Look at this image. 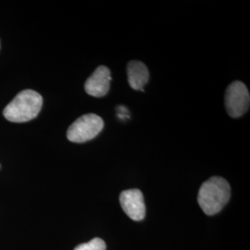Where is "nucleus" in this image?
Segmentation results:
<instances>
[{"label":"nucleus","instance_id":"423d86ee","mask_svg":"<svg viewBox=\"0 0 250 250\" xmlns=\"http://www.w3.org/2000/svg\"><path fill=\"white\" fill-rule=\"evenodd\" d=\"M110 81L109 69L106 66H99L85 82L84 90L92 97L102 98L107 95L109 90Z\"/></svg>","mask_w":250,"mask_h":250},{"label":"nucleus","instance_id":"f257e3e1","mask_svg":"<svg viewBox=\"0 0 250 250\" xmlns=\"http://www.w3.org/2000/svg\"><path fill=\"white\" fill-rule=\"evenodd\" d=\"M231 197L229 183L222 177L214 176L206 181L201 186L197 196V201L205 214L219 213Z\"/></svg>","mask_w":250,"mask_h":250},{"label":"nucleus","instance_id":"7ed1b4c3","mask_svg":"<svg viewBox=\"0 0 250 250\" xmlns=\"http://www.w3.org/2000/svg\"><path fill=\"white\" fill-rule=\"evenodd\" d=\"M104 128V121L94 113L78 118L67 131V138L73 143H85L94 139Z\"/></svg>","mask_w":250,"mask_h":250},{"label":"nucleus","instance_id":"6e6552de","mask_svg":"<svg viewBox=\"0 0 250 250\" xmlns=\"http://www.w3.org/2000/svg\"><path fill=\"white\" fill-rule=\"evenodd\" d=\"M74 250H106V244L101 238H94L91 241L81 244Z\"/></svg>","mask_w":250,"mask_h":250},{"label":"nucleus","instance_id":"f03ea898","mask_svg":"<svg viewBox=\"0 0 250 250\" xmlns=\"http://www.w3.org/2000/svg\"><path fill=\"white\" fill-rule=\"evenodd\" d=\"M42 105L43 98L39 93L23 90L4 108L3 115L11 123H26L37 117Z\"/></svg>","mask_w":250,"mask_h":250},{"label":"nucleus","instance_id":"39448f33","mask_svg":"<svg viewBox=\"0 0 250 250\" xmlns=\"http://www.w3.org/2000/svg\"><path fill=\"white\" fill-rule=\"evenodd\" d=\"M120 203L125 213L134 221H142L146 216L143 193L139 189L125 190L120 195Z\"/></svg>","mask_w":250,"mask_h":250},{"label":"nucleus","instance_id":"20e7f679","mask_svg":"<svg viewBox=\"0 0 250 250\" xmlns=\"http://www.w3.org/2000/svg\"><path fill=\"white\" fill-rule=\"evenodd\" d=\"M224 102L229 116H243L249 110L250 103V93L245 83L240 81L232 83L226 89Z\"/></svg>","mask_w":250,"mask_h":250},{"label":"nucleus","instance_id":"0eeeda50","mask_svg":"<svg viewBox=\"0 0 250 250\" xmlns=\"http://www.w3.org/2000/svg\"><path fill=\"white\" fill-rule=\"evenodd\" d=\"M128 83L134 90L143 91L144 86L149 80V72L147 67L141 62L132 61L127 65Z\"/></svg>","mask_w":250,"mask_h":250}]
</instances>
